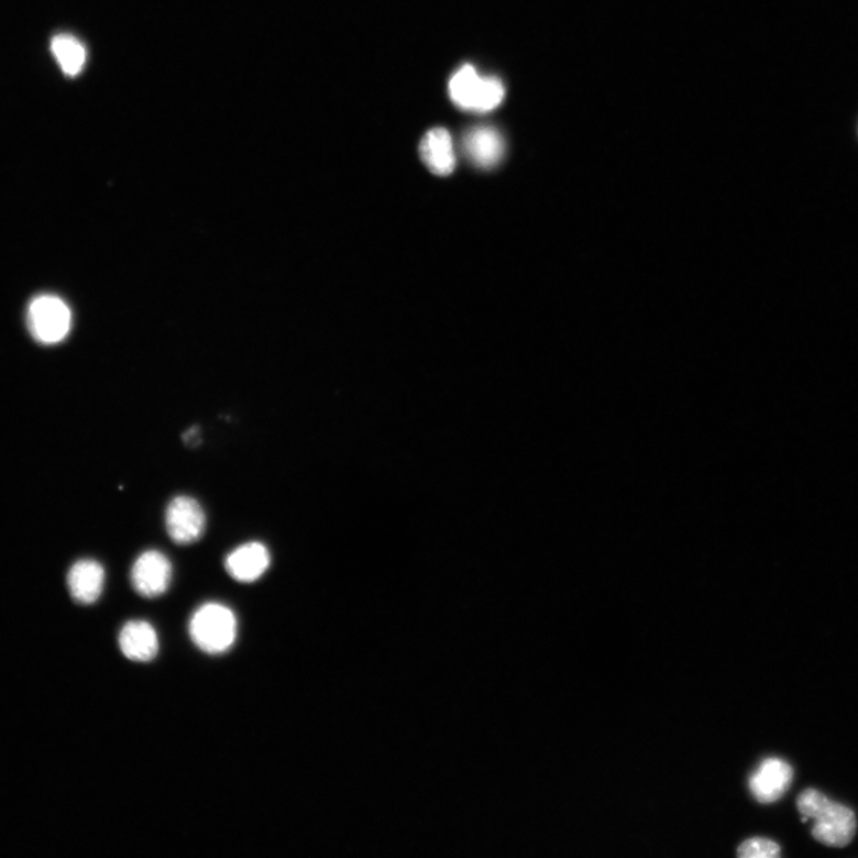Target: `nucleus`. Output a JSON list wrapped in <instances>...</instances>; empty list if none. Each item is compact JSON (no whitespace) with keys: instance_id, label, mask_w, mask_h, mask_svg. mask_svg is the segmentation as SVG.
<instances>
[{"instance_id":"obj_1","label":"nucleus","mask_w":858,"mask_h":858,"mask_svg":"<svg viewBox=\"0 0 858 858\" xmlns=\"http://www.w3.org/2000/svg\"><path fill=\"white\" fill-rule=\"evenodd\" d=\"M796 806L803 817L814 821L812 836L824 846L844 848L854 839L857 821L855 812L848 806L835 803L814 789L801 792Z\"/></svg>"},{"instance_id":"obj_2","label":"nucleus","mask_w":858,"mask_h":858,"mask_svg":"<svg viewBox=\"0 0 858 858\" xmlns=\"http://www.w3.org/2000/svg\"><path fill=\"white\" fill-rule=\"evenodd\" d=\"M189 631L199 650L208 654H221L234 646L238 620L231 608L210 603L194 613Z\"/></svg>"},{"instance_id":"obj_3","label":"nucleus","mask_w":858,"mask_h":858,"mask_svg":"<svg viewBox=\"0 0 858 858\" xmlns=\"http://www.w3.org/2000/svg\"><path fill=\"white\" fill-rule=\"evenodd\" d=\"M455 107L471 112H490L503 103L505 86L496 77L481 78L471 65L458 69L449 82Z\"/></svg>"},{"instance_id":"obj_4","label":"nucleus","mask_w":858,"mask_h":858,"mask_svg":"<svg viewBox=\"0 0 858 858\" xmlns=\"http://www.w3.org/2000/svg\"><path fill=\"white\" fill-rule=\"evenodd\" d=\"M72 315L64 300L43 295L33 299L28 309V324L33 337L42 343L63 341L69 332Z\"/></svg>"},{"instance_id":"obj_5","label":"nucleus","mask_w":858,"mask_h":858,"mask_svg":"<svg viewBox=\"0 0 858 858\" xmlns=\"http://www.w3.org/2000/svg\"><path fill=\"white\" fill-rule=\"evenodd\" d=\"M165 526L168 537L178 546H190L206 532L205 509L196 498L179 495L172 499L166 508Z\"/></svg>"},{"instance_id":"obj_6","label":"nucleus","mask_w":858,"mask_h":858,"mask_svg":"<svg viewBox=\"0 0 858 858\" xmlns=\"http://www.w3.org/2000/svg\"><path fill=\"white\" fill-rule=\"evenodd\" d=\"M174 576V568L167 556L157 550L142 552L135 560L131 571V582L134 591L146 598H155L165 594Z\"/></svg>"},{"instance_id":"obj_7","label":"nucleus","mask_w":858,"mask_h":858,"mask_svg":"<svg viewBox=\"0 0 858 858\" xmlns=\"http://www.w3.org/2000/svg\"><path fill=\"white\" fill-rule=\"evenodd\" d=\"M793 777V768L784 760L766 758L750 777V791L762 804L776 803L790 790Z\"/></svg>"},{"instance_id":"obj_8","label":"nucleus","mask_w":858,"mask_h":858,"mask_svg":"<svg viewBox=\"0 0 858 858\" xmlns=\"http://www.w3.org/2000/svg\"><path fill=\"white\" fill-rule=\"evenodd\" d=\"M271 565V553L260 541L242 543L226 557L224 568L228 575L241 583H252L262 579Z\"/></svg>"},{"instance_id":"obj_9","label":"nucleus","mask_w":858,"mask_h":858,"mask_svg":"<svg viewBox=\"0 0 858 858\" xmlns=\"http://www.w3.org/2000/svg\"><path fill=\"white\" fill-rule=\"evenodd\" d=\"M464 152L472 164L488 169L496 166L505 154V141L495 128L479 125L470 129L463 141Z\"/></svg>"},{"instance_id":"obj_10","label":"nucleus","mask_w":858,"mask_h":858,"mask_svg":"<svg viewBox=\"0 0 858 858\" xmlns=\"http://www.w3.org/2000/svg\"><path fill=\"white\" fill-rule=\"evenodd\" d=\"M106 570L95 560H81L72 565L67 576L72 597L79 604L91 605L102 595Z\"/></svg>"},{"instance_id":"obj_11","label":"nucleus","mask_w":858,"mask_h":858,"mask_svg":"<svg viewBox=\"0 0 858 858\" xmlns=\"http://www.w3.org/2000/svg\"><path fill=\"white\" fill-rule=\"evenodd\" d=\"M119 644L129 661L146 663L160 652V638L154 627L143 620L127 623L121 629Z\"/></svg>"},{"instance_id":"obj_12","label":"nucleus","mask_w":858,"mask_h":858,"mask_svg":"<svg viewBox=\"0 0 858 858\" xmlns=\"http://www.w3.org/2000/svg\"><path fill=\"white\" fill-rule=\"evenodd\" d=\"M420 155L432 174L446 177L455 167L453 141L447 129L435 128L421 141Z\"/></svg>"},{"instance_id":"obj_13","label":"nucleus","mask_w":858,"mask_h":858,"mask_svg":"<svg viewBox=\"0 0 858 858\" xmlns=\"http://www.w3.org/2000/svg\"><path fill=\"white\" fill-rule=\"evenodd\" d=\"M51 51L64 74L77 77L86 64V50L82 43L68 34L56 35L51 42Z\"/></svg>"},{"instance_id":"obj_14","label":"nucleus","mask_w":858,"mask_h":858,"mask_svg":"<svg viewBox=\"0 0 858 858\" xmlns=\"http://www.w3.org/2000/svg\"><path fill=\"white\" fill-rule=\"evenodd\" d=\"M737 855L740 858H778L781 856V848L774 840L750 838L740 844Z\"/></svg>"},{"instance_id":"obj_15","label":"nucleus","mask_w":858,"mask_h":858,"mask_svg":"<svg viewBox=\"0 0 858 858\" xmlns=\"http://www.w3.org/2000/svg\"><path fill=\"white\" fill-rule=\"evenodd\" d=\"M184 441L188 442L191 447L196 446V443L199 442V429L197 427L190 428L189 431L184 435Z\"/></svg>"}]
</instances>
